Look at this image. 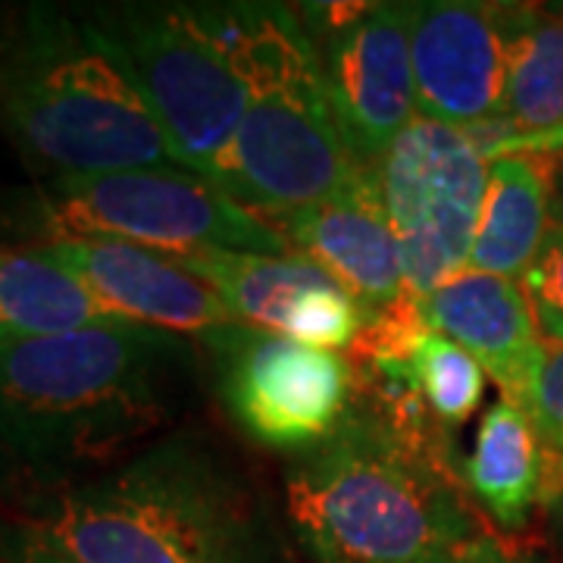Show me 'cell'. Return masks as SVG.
I'll use <instances>...</instances> for the list:
<instances>
[{"label": "cell", "instance_id": "6da1fadb", "mask_svg": "<svg viewBox=\"0 0 563 563\" xmlns=\"http://www.w3.org/2000/svg\"><path fill=\"white\" fill-rule=\"evenodd\" d=\"M191 347L135 322L0 347V483L41 495L120 461L169 420Z\"/></svg>", "mask_w": 563, "mask_h": 563}, {"label": "cell", "instance_id": "7a4b0ae2", "mask_svg": "<svg viewBox=\"0 0 563 563\" xmlns=\"http://www.w3.org/2000/svg\"><path fill=\"white\" fill-rule=\"evenodd\" d=\"M20 526L69 563H291L257 488L188 432L41 495Z\"/></svg>", "mask_w": 563, "mask_h": 563}, {"label": "cell", "instance_id": "3957f363", "mask_svg": "<svg viewBox=\"0 0 563 563\" xmlns=\"http://www.w3.org/2000/svg\"><path fill=\"white\" fill-rule=\"evenodd\" d=\"M285 507L317 563H426L483 536L454 451L413 442L357 404L288 470Z\"/></svg>", "mask_w": 563, "mask_h": 563}, {"label": "cell", "instance_id": "277c9868", "mask_svg": "<svg viewBox=\"0 0 563 563\" xmlns=\"http://www.w3.org/2000/svg\"><path fill=\"white\" fill-rule=\"evenodd\" d=\"M0 132L51 179L179 166L113 44L88 13L57 7L0 25Z\"/></svg>", "mask_w": 563, "mask_h": 563}, {"label": "cell", "instance_id": "5b68a950", "mask_svg": "<svg viewBox=\"0 0 563 563\" xmlns=\"http://www.w3.org/2000/svg\"><path fill=\"white\" fill-rule=\"evenodd\" d=\"M247 103L213 185L273 225L339 195L363 166L335 122L298 7L225 3Z\"/></svg>", "mask_w": 563, "mask_h": 563}, {"label": "cell", "instance_id": "8992f818", "mask_svg": "<svg viewBox=\"0 0 563 563\" xmlns=\"http://www.w3.org/2000/svg\"><path fill=\"white\" fill-rule=\"evenodd\" d=\"M88 16L125 63L179 166L213 181L247 103L225 3H122Z\"/></svg>", "mask_w": 563, "mask_h": 563}, {"label": "cell", "instance_id": "52a82bcc", "mask_svg": "<svg viewBox=\"0 0 563 563\" xmlns=\"http://www.w3.org/2000/svg\"><path fill=\"white\" fill-rule=\"evenodd\" d=\"M38 217L51 242H122L157 254L201 247L291 254L273 222L173 163L51 179Z\"/></svg>", "mask_w": 563, "mask_h": 563}, {"label": "cell", "instance_id": "ba28073f", "mask_svg": "<svg viewBox=\"0 0 563 563\" xmlns=\"http://www.w3.org/2000/svg\"><path fill=\"white\" fill-rule=\"evenodd\" d=\"M376 176L398 242L404 291L422 301L470 266L488 163L463 129L417 117L388 147Z\"/></svg>", "mask_w": 563, "mask_h": 563}, {"label": "cell", "instance_id": "9c48e42d", "mask_svg": "<svg viewBox=\"0 0 563 563\" xmlns=\"http://www.w3.org/2000/svg\"><path fill=\"white\" fill-rule=\"evenodd\" d=\"M329 103L351 157L376 169L388 147L417 120L410 60L413 3H303Z\"/></svg>", "mask_w": 563, "mask_h": 563}, {"label": "cell", "instance_id": "30bf717a", "mask_svg": "<svg viewBox=\"0 0 563 563\" xmlns=\"http://www.w3.org/2000/svg\"><path fill=\"white\" fill-rule=\"evenodd\" d=\"M222 401L247 439L273 451H310L339 432L354 404V363L342 351L254 325L210 339Z\"/></svg>", "mask_w": 563, "mask_h": 563}, {"label": "cell", "instance_id": "8fae6325", "mask_svg": "<svg viewBox=\"0 0 563 563\" xmlns=\"http://www.w3.org/2000/svg\"><path fill=\"white\" fill-rule=\"evenodd\" d=\"M163 257L201 279L244 325L313 347L351 351L373 317L322 266L301 254L201 247Z\"/></svg>", "mask_w": 563, "mask_h": 563}, {"label": "cell", "instance_id": "7c38bea8", "mask_svg": "<svg viewBox=\"0 0 563 563\" xmlns=\"http://www.w3.org/2000/svg\"><path fill=\"white\" fill-rule=\"evenodd\" d=\"M410 60L417 117L454 129L501 117L507 79L504 3H413Z\"/></svg>", "mask_w": 563, "mask_h": 563}, {"label": "cell", "instance_id": "4fadbf2b", "mask_svg": "<svg viewBox=\"0 0 563 563\" xmlns=\"http://www.w3.org/2000/svg\"><path fill=\"white\" fill-rule=\"evenodd\" d=\"M44 257L79 276L98 301L125 322L173 335L210 339L239 325L235 313L179 263L122 242H44Z\"/></svg>", "mask_w": 563, "mask_h": 563}, {"label": "cell", "instance_id": "5bb4252c", "mask_svg": "<svg viewBox=\"0 0 563 563\" xmlns=\"http://www.w3.org/2000/svg\"><path fill=\"white\" fill-rule=\"evenodd\" d=\"M507 79L504 110L495 120L466 125L485 163L532 154H563V10L539 3H504Z\"/></svg>", "mask_w": 563, "mask_h": 563}, {"label": "cell", "instance_id": "9a60e30c", "mask_svg": "<svg viewBox=\"0 0 563 563\" xmlns=\"http://www.w3.org/2000/svg\"><path fill=\"white\" fill-rule=\"evenodd\" d=\"M276 229L291 254L322 266L369 313L407 295L376 169H361L339 195L282 217Z\"/></svg>", "mask_w": 563, "mask_h": 563}, {"label": "cell", "instance_id": "2e32d148", "mask_svg": "<svg viewBox=\"0 0 563 563\" xmlns=\"http://www.w3.org/2000/svg\"><path fill=\"white\" fill-rule=\"evenodd\" d=\"M420 310L432 332L473 354L504 398L523 407L542 366L544 342L520 282L463 269L422 298Z\"/></svg>", "mask_w": 563, "mask_h": 563}, {"label": "cell", "instance_id": "e0dca14e", "mask_svg": "<svg viewBox=\"0 0 563 563\" xmlns=\"http://www.w3.org/2000/svg\"><path fill=\"white\" fill-rule=\"evenodd\" d=\"M551 157L517 154L488 163V188L466 269L520 282L551 232Z\"/></svg>", "mask_w": 563, "mask_h": 563}, {"label": "cell", "instance_id": "ac0fdd59", "mask_svg": "<svg viewBox=\"0 0 563 563\" xmlns=\"http://www.w3.org/2000/svg\"><path fill=\"white\" fill-rule=\"evenodd\" d=\"M466 492L501 529H523L544 495V448L536 422L510 398L483 413L473 451L463 463Z\"/></svg>", "mask_w": 563, "mask_h": 563}, {"label": "cell", "instance_id": "d6986e66", "mask_svg": "<svg viewBox=\"0 0 563 563\" xmlns=\"http://www.w3.org/2000/svg\"><path fill=\"white\" fill-rule=\"evenodd\" d=\"M120 322L79 276L38 247L0 251V347Z\"/></svg>", "mask_w": 563, "mask_h": 563}, {"label": "cell", "instance_id": "ffe728a7", "mask_svg": "<svg viewBox=\"0 0 563 563\" xmlns=\"http://www.w3.org/2000/svg\"><path fill=\"white\" fill-rule=\"evenodd\" d=\"M407 363L422 401L442 429L454 432L479 410L488 376L476 357L466 354L457 342L426 329L410 347Z\"/></svg>", "mask_w": 563, "mask_h": 563}, {"label": "cell", "instance_id": "44dd1931", "mask_svg": "<svg viewBox=\"0 0 563 563\" xmlns=\"http://www.w3.org/2000/svg\"><path fill=\"white\" fill-rule=\"evenodd\" d=\"M523 410L536 422L544 448V495L542 507L563 504V347L544 344L542 366Z\"/></svg>", "mask_w": 563, "mask_h": 563}, {"label": "cell", "instance_id": "7402d4cb", "mask_svg": "<svg viewBox=\"0 0 563 563\" xmlns=\"http://www.w3.org/2000/svg\"><path fill=\"white\" fill-rule=\"evenodd\" d=\"M520 288L539 339L563 347V225H551L536 263L520 276Z\"/></svg>", "mask_w": 563, "mask_h": 563}, {"label": "cell", "instance_id": "603a6c76", "mask_svg": "<svg viewBox=\"0 0 563 563\" xmlns=\"http://www.w3.org/2000/svg\"><path fill=\"white\" fill-rule=\"evenodd\" d=\"M461 563H551L542 551L529 548V544L504 542L495 536H479L470 544L461 548Z\"/></svg>", "mask_w": 563, "mask_h": 563}, {"label": "cell", "instance_id": "cb8c5ba5", "mask_svg": "<svg viewBox=\"0 0 563 563\" xmlns=\"http://www.w3.org/2000/svg\"><path fill=\"white\" fill-rule=\"evenodd\" d=\"M3 563H69L66 558H60L54 548L35 539L32 532L25 529H13L7 539H3Z\"/></svg>", "mask_w": 563, "mask_h": 563}, {"label": "cell", "instance_id": "d4e9b609", "mask_svg": "<svg viewBox=\"0 0 563 563\" xmlns=\"http://www.w3.org/2000/svg\"><path fill=\"white\" fill-rule=\"evenodd\" d=\"M551 176V225H563V154H554Z\"/></svg>", "mask_w": 563, "mask_h": 563}, {"label": "cell", "instance_id": "484cf974", "mask_svg": "<svg viewBox=\"0 0 563 563\" xmlns=\"http://www.w3.org/2000/svg\"><path fill=\"white\" fill-rule=\"evenodd\" d=\"M426 563H461V551H457V554H444V558H435V561Z\"/></svg>", "mask_w": 563, "mask_h": 563}]
</instances>
